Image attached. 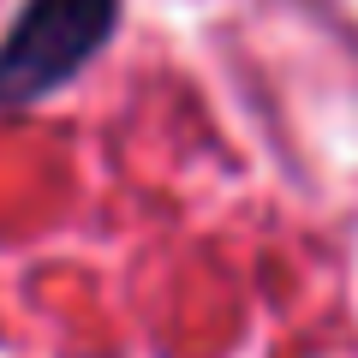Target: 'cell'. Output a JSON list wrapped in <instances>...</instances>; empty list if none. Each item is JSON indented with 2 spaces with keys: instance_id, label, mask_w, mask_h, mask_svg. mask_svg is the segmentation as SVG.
<instances>
[{
  "instance_id": "6da1fadb",
  "label": "cell",
  "mask_w": 358,
  "mask_h": 358,
  "mask_svg": "<svg viewBox=\"0 0 358 358\" xmlns=\"http://www.w3.org/2000/svg\"><path fill=\"white\" fill-rule=\"evenodd\" d=\"M120 24V0H24L0 36V108H30L66 90Z\"/></svg>"
}]
</instances>
